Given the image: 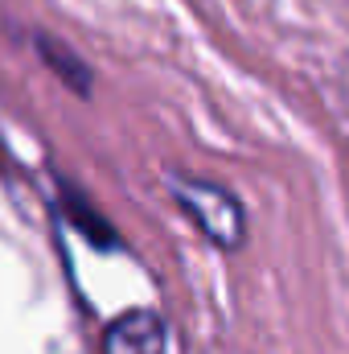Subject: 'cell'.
<instances>
[{
  "instance_id": "6da1fadb",
  "label": "cell",
  "mask_w": 349,
  "mask_h": 354,
  "mask_svg": "<svg viewBox=\"0 0 349 354\" xmlns=\"http://www.w3.org/2000/svg\"><path fill=\"white\" fill-rule=\"evenodd\" d=\"M169 189H173L177 206L218 248H239L243 243V206L235 202V194H226L222 185L201 181V177H169Z\"/></svg>"
},
{
  "instance_id": "7a4b0ae2",
  "label": "cell",
  "mask_w": 349,
  "mask_h": 354,
  "mask_svg": "<svg viewBox=\"0 0 349 354\" xmlns=\"http://www.w3.org/2000/svg\"><path fill=\"white\" fill-rule=\"evenodd\" d=\"M165 322L152 309H132L107 326L103 354H165Z\"/></svg>"
},
{
  "instance_id": "3957f363",
  "label": "cell",
  "mask_w": 349,
  "mask_h": 354,
  "mask_svg": "<svg viewBox=\"0 0 349 354\" xmlns=\"http://www.w3.org/2000/svg\"><path fill=\"white\" fill-rule=\"evenodd\" d=\"M62 206H66V218L87 235L94 248H115V231L107 227V218H103V214H94L87 202L74 194V189H62Z\"/></svg>"
},
{
  "instance_id": "277c9868",
  "label": "cell",
  "mask_w": 349,
  "mask_h": 354,
  "mask_svg": "<svg viewBox=\"0 0 349 354\" xmlns=\"http://www.w3.org/2000/svg\"><path fill=\"white\" fill-rule=\"evenodd\" d=\"M41 58L50 62V71L54 75H62V83H70V87L79 91V95H87L90 91V71L66 50V46H58V41H50V37H41Z\"/></svg>"
}]
</instances>
